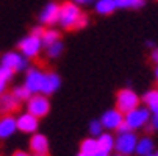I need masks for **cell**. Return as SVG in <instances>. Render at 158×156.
I'll list each match as a JSON object with an SVG mask.
<instances>
[{"label":"cell","mask_w":158,"mask_h":156,"mask_svg":"<svg viewBox=\"0 0 158 156\" xmlns=\"http://www.w3.org/2000/svg\"><path fill=\"white\" fill-rule=\"evenodd\" d=\"M58 22L63 28H81L86 25L88 17L78 10L77 3L67 2L60 6V17Z\"/></svg>","instance_id":"cell-1"},{"label":"cell","mask_w":158,"mask_h":156,"mask_svg":"<svg viewBox=\"0 0 158 156\" xmlns=\"http://www.w3.org/2000/svg\"><path fill=\"white\" fill-rule=\"evenodd\" d=\"M116 105H118V109L122 114H127L130 111H133L135 108H138L139 98L133 91H130V89H122V91L118 92Z\"/></svg>","instance_id":"cell-2"},{"label":"cell","mask_w":158,"mask_h":156,"mask_svg":"<svg viewBox=\"0 0 158 156\" xmlns=\"http://www.w3.org/2000/svg\"><path fill=\"white\" fill-rule=\"evenodd\" d=\"M136 145H138V138L131 131L119 133L118 139L114 141V148L121 154H131L133 151H136Z\"/></svg>","instance_id":"cell-3"},{"label":"cell","mask_w":158,"mask_h":156,"mask_svg":"<svg viewBox=\"0 0 158 156\" xmlns=\"http://www.w3.org/2000/svg\"><path fill=\"white\" fill-rule=\"evenodd\" d=\"M150 117V111L147 108H135L133 111L125 114L124 122L131 128V130H136V128H143Z\"/></svg>","instance_id":"cell-4"},{"label":"cell","mask_w":158,"mask_h":156,"mask_svg":"<svg viewBox=\"0 0 158 156\" xmlns=\"http://www.w3.org/2000/svg\"><path fill=\"white\" fill-rule=\"evenodd\" d=\"M50 109V103L47 100L46 95H33L30 100H28V113L33 114L35 117H44Z\"/></svg>","instance_id":"cell-5"},{"label":"cell","mask_w":158,"mask_h":156,"mask_svg":"<svg viewBox=\"0 0 158 156\" xmlns=\"http://www.w3.org/2000/svg\"><path fill=\"white\" fill-rule=\"evenodd\" d=\"M100 123L103 128H108V130H118L122 123H124V116L119 109H110L102 116L100 119Z\"/></svg>","instance_id":"cell-6"},{"label":"cell","mask_w":158,"mask_h":156,"mask_svg":"<svg viewBox=\"0 0 158 156\" xmlns=\"http://www.w3.org/2000/svg\"><path fill=\"white\" fill-rule=\"evenodd\" d=\"M41 39L39 38H35V36H28V38H25V39H22L20 42H19V49H20V52L24 53L27 58H33V56H36L38 53H39V49H41Z\"/></svg>","instance_id":"cell-7"},{"label":"cell","mask_w":158,"mask_h":156,"mask_svg":"<svg viewBox=\"0 0 158 156\" xmlns=\"http://www.w3.org/2000/svg\"><path fill=\"white\" fill-rule=\"evenodd\" d=\"M44 78H46V74H42L36 69H31L27 75V81L25 86L31 91V94H39L42 91V84H44Z\"/></svg>","instance_id":"cell-8"},{"label":"cell","mask_w":158,"mask_h":156,"mask_svg":"<svg viewBox=\"0 0 158 156\" xmlns=\"http://www.w3.org/2000/svg\"><path fill=\"white\" fill-rule=\"evenodd\" d=\"M27 59L25 58H22L19 53H6L3 55L2 58V66H6V67L13 69V70H25L27 69Z\"/></svg>","instance_id":"cell-9"},{"label":"cell","mask_w":158,"mask_h":156,"mask_svg":"<svg viewBox=\"0 0 158 156\" xmlns=\"http://www.w3.org/2000/svg\"><path fill=\"white\" fill-rule=\"evenodd\" d=\"M16 120H17V130H20L22 133H35L38 128V117H35L30 113L19 116Z\"/></svg>","instance_id":"cell-10"},{"label":"cell","mask_w":158,"mask_h":156,"mask_svg":"<svg viewBox=\"0 0 158 156\" xmlns=\"http://www.w3.org/2000/svg\"><path fill=\"white\" fill-rule=\"evenodd\" d=\"M17 130V120L11 116H3L0 119V139H6Z\"/></svg>","instance_id":"cell-11"},{"label":"cell","mask_w":158,"mask_h":156,"mask_svg":"<svg viewBox=\"0 0 158 156\" xmlns=\"http://www.w3.org/2000/svg\"><path fill=\"white\" fill-rule=\"evenodd\" d=\"M58 17H60V6L56 3H49L46 8L42 10L39 19H41L42 24L52 25V24H55V22L58 20Z\"/></svg>","instance_id":"cell-12"},{"label":"cell","mask_w":158,"mask_h":156,"mask_svg":"<svg viewBox=\"0 0 158 156\" xmlns=\"http://www.w3.org/2000/svg\"><path fill=\"white\" fill-rule=\"evenodd\" d=\"M30 148L35 154H44L49 150V142L44 134H35L30 139Z\"/></svg>","instance_id":"cell-13"},{"label":"cell","mask_w":158,"mask_h":156,"mask_svg":"<svg viewBox=\"0 0 158 156\" xmlns=\"http://www.w3.org/2000/svg\"><path fill=\"white\" fill-rule=\"evenodd\" d=\"M60 77L56 74H46V78H44V84H42V94L49 95L52 92H55L56 89L60 87Z\"/></svg>","instance_id":"cell-14"},{"label":"cell","mask_w":158,"mask_h":156,"mask_svg":"<svg viewBox=\"0 0 158 156\" xmlns=\"http://www.w3.org/2000/svg\"><path fill=\"white\" fill-rule=\"evenodd\" d=\"M0 106L5 113H13L19 108V100L14 97V94H3L0 98Z\"/></svg>","instance_id":"cell-15"},{"label":"cell","mask_w":158,"mask_h":156,"mask_svg":"<svg viewBox=\"0 0 158 156\" xmlns=\"http://www.w3.org/2000/svg\"><path fill=\"white\" fill-rule=\"evenodd\" d=\"M97 144H99V150L103 151V153H110L114 148V139H113V136L108 134V133H102L97 138Z\"/></svg>","instance_id":"cell-16"},{"label":"cell","mask_w":158,"mask_h":156,"mask_svg":"<svg viewBox=\"0 0 158 156\" xmlns=\"http://www.w3.org/2000/svg\"><path fill=\"white\" fill-rule=\"evenodd\" d=\"M136 153L139 156H149L153 153V141L150 138H141L138 141V145H136Z\"/></svg>","instance_id":"cell-17"},{"label":"cell","mask_w":158,"mask_h":156,"mask_svg":"<svg viewBox=\"0 0 158 156\" xmlns=\"http://www.w3.org/2000/svg\"><path fill=\"white\" fill-rule=\"evenodd\" d=\"M80 151L88 154V156H94L96 153H99V144H97V139H85L80 145Z\"/></svg>","instance_id":"cell-18"},{"label":"cell","mask_w":158,"mask_h":156,"mask_svg":"<svg viewBox=\"0 0 158 156\" xmlns=\"http://www.w3.org/2000/svg\"><path fill=\"white\" fill-rule=\"evenodd\" d=\"M118 6L114 0H97L96 3V11L99 14H111Z\"/></svg>","instance_id":"cell-19"},{"label":"cell","mask_w":158,"mask_h":156,"mask_svg":"<svg viewBox=\"0 0 158 156\" xmlns=\"http://www.w3.org/2000/svg\"><path fill=\"white\" fill-rule=\"evenodd\" d=\"M144 103L147 105V109L152 111V113H158V92L156 91H150L144 95Z\"/></svg>","instance_id":"cell-20"},{"label":"cell","mask_w":158,"mask_h":156,"mask_svg":"<svg viewBox=\"0 0 158 156\" xmlns=\"http://www.w3.org/2000/svg\"><path fill=\"white\" fill-rule=\"evenodd\" d=\"M41 41L49 47V46H52V44H55V42L60 41V33L56 30H47V31H44V36H42Z\"/></svg>","instance_id":"cell-21"},{"label":"cell","mask_w":158,"mask_h":156,"mask_svg":"<svg viewBox=\"0 0 158 156\" xmlns=\"http://www.w3.org/2000/svg\"><path fill=\"white\" fill-rule=\"evenodd\" d=\"M118 8H139L144 5V0H114Z\"/></svg>","instance_id":"cell-22"},{"label":"cell","mask_w":158,"mask_h":156,"mask_svg":"<svg viewBox=\"0 0 158 156\" xmlns=\"http://www.w3.org/2000/svg\"><path fill=\"white\" fill-rule=\"evenodd\" d=\"M14 97L20 102V100H30L31 98V91L27 87V86H20V87H16L14 89Z\"/></svg>","instance_id":"cell-23"},{"label":"cell","mask_w":158,"mask_h":156,"mask_svg":"<svg viewBox=\"0 0 158 156\" xmlns=\"http://www.w3.org/2000/svg\"><path fill=\"white\" fill-rule=\"evenodd\" d=\"M102 123H100V120H94V122H91V125H89V133H91L93 136H96V138H99L100 134H102Z\"/></svg>","instance_id":"cell-24"},{"label":"cell","mask_w":158,"mask_h":156,"mask_svg":"<svg viewBox=\"0 0 158 156\" xmlns=\"http://www.w3.org/2000/svg\"><path fill=\"white\" fill-rule=\"evenodd\" d=\"M61 50H63V44L58 41V42L52 44V46H49V56H52V58H56V56L61 53Z\"/></svg>","instance_id":"cell-25"},{"label":"cell","mask_w":158,"mask_h":156,"mask_svg":"<svg viewBox=\"0 0 158 156\" xmlns=\"http://www.w3.org/2000/svg\"><path fill=\"white\" fill-rule=\"evenodd\" d=\"M13 69H10V67H6V66H0V78L2 80H5V81H8L11 77H13Z\"/></svg>","instance_id":"cell-26"},{"label":"cell","mask_w":158,"mask_h":156,"mask_svg":"<svg viewBox=\"0 0 158 156\" xmlns=\"http://www.w3.org/2000/svg\"><path fill=\"white\" fill-rule=\"evenodd\" d=\"M31 36L42 39V36H44V30H42V27H36V28H33V30H31Z\"/></svg>","instance_id":"cell-27"},{"label":"cell","mask_w":158,"mask_h":156,"mask_svg":"<svg viewBox=\"0 0 158 156\" xmlns=\"http://www.w3.org/2000/svg\"><path fill=\"white\" fill-rule=\"evenodd\" d=\"M152 126H153V130H158V113L153 114V117H152Z\"/></svg>","instance_id":"cell-28"},{"label":"cell","mask_w":158,"mask_h":156,"mask_svg":"<svg viewBox=\"0 0 158 156\" xmlns=\"http://www.w3.org/2000/svg\"><path fill=\"white\" fill-rule=\"evenodd\" d=\"M93 0H75V3L77 5H88V3H91Z\"/></svg>","instance_id":"cell-29"},{"label":"cell","mask_w":158,"mask_h":156,"mask_svg":"<svg viewBox=\"0 0 158 156\" xmlns=\"http://www.w3.org/2000/svg\"><path fill=\"white\" fill-rule=\"evenodd\" d=\"M5 86H6V81L0 78V94H2V92L5 91Z\"/></svg>","instance_id":"cell-30"},{"label":"cell","mask_w":158,"mask_h":156,"mask_svg":"<svg viewBox=\"0 0 158 156\" xmlns=\"http://www.w3.org/2000/svg\"><path fill=\"white\" fill-rule=\"evenodd\" d=\"M152 59H153L155 62H158V49L153 50V53H152Z\"/></svg>","instance_id":"cell-31"},{"label":"cell","mask_w":158,"mask_h":156,"mask_svg":"<svg viewBox=\"0 0 158 156\" xmlns=\"http://www.w3.org/2000/svg\"><path fill=\"white\" fill-rule=\"evenodd\" d=\"M13 156H31V154H28V153H25V151H16Z\"/></svg>","instance_id":"cell-32"},{"label":"cell","mask_w":158,"mask_h":156,"mask_svg":"<svg viewBox=\"0 0 158 156\" xmlns=\"http://www.w3.org/2000/svg\"><path fill=\"white\" fill-rule=\"evenodd\" d=\"M94 156H110L108 153H103V151H99V153H96Z\"/></svg>","instance_id":"cell-33"},{"label":"cell","mask_w":158,"mask_h":156,"mask_svg":"<svg viewBox=\"0 0 158 156\" xmlns=\"http://www.w3.org/2000/svg\"><path fill=\"white\" fill-rule=\"evenodd\" d=\"M77 156H88V154H85V153H81V151H80V153H78Z\"/></svg>","instance_id":"cell-34"},{"label":"cell","mask_w":158,"mask_h":156,"mask_svg":"<svg viewBox=\"0 0 158 156\" xmlns=\"http://www.w3.org/2000/svg\"><path fill=\"white\" fill-rule=\"evenodd\" d=\"M149 156H158V151H156V153H152V154H149Z\"/></svg>","instance_id":"cell-35"},{"label":"cell","mask_w":158,"mask_h":156,"mask_svg":"<svg viewBox=\"0 0 158 156\" xmlns=\"http://www.w3.org/2000/svg\"><path fill=\"white\" fill-rule=\"evenodd\" d=\"M35 156H47V153H44V154H35Z\"/></svg>","instance_id":"cell-36"},{"label":"cell","mask_w":158,"mask_h":156,"mask_svg":"<svg viewBox=\"0 0 158 156\" xmlns=\"http://www.w3.org/2000/svg\"><path fill=\"white\" fill-rule=\"evenodd\" d=\"M155 74H156V80H158V67H156V70H155Z\"/></svg>","instance_id":"cell-37"},{"label":"cell","mask_w":158,"mask_h":156,"mask_svg":"<svg viewBox=\"0 0 158 156\" xmlns=\"http://www.w3.org/2000/svg\"><path fill=\"white\" fill-rule=\"evenodd\" d=\"M116 156H130V154H121V153H119V154H116Z\"/></svg>","instance_id":"cell-38"}]
</instances>
